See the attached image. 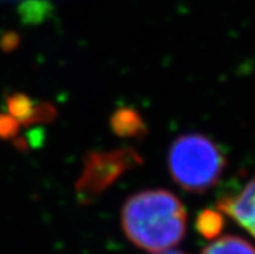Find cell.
Listing matches in <instances>:
<instances>
[{
  "instance_id": "obj_1",
  "label": "cell",
  "mask_w": 255,
  "mask_h": 254,
  "mask_svg": "<svg viewBox=\"0 0 255 254\" xmlns=\"http://www.w3.org/2000/svg\"><path fill=\"white\" fill-rule=\"evenodd\" d=\"M122 229L135 247L153 254L176 247L187 231V212L180 200L166 190H145L126 200Z\"/></svg>"
},
{
  "instance_id": "obj_2",
  "label": "cell",
  "mask_w": 255,
  "mask_h": 254,
  "mask_svg": "<svg viewBox=\"0 0 255 254\" xmlns=\"http://www.w3.org/2000/svg\"><path fill=\"white\" fill-rule=\"evenodd\" d=\"M167 168L172 180L183 190L202 193L218 183L226 158L209 136L185 134L175 139L168 149Z\"/></svg>"
},
{
  "instance_id": "obj_3",
  "label": "cell",
  "mask_w": 255,
  "mask_h": 254,
  "mask_svg": "<svg viewBox=\"0 0 255 254\" xmlns=\"http://www.w3.org/2000/svg\"><path fill=\"white\" fill-rule=\"evenodd\" d=\"M136 153L132 151H117L90 156L78 183V192L91 200L113 183L127 168L133 165Z\"/></svg>"
},
{
  "instance_id": "obj_4",
  "label": "cell",
  "mask_w": 255,
  "mask_h": 254,
  "mask_svg": "<svg viewBox=\"0 0 255 254\" xmlns=\"http://www.w3.org/2000/svg\"><path fill=\"white\" fill-rule=\"evenodd\" d=\"M218 208L255 238V177L239 192L220 200Z\"/></svg>"
},
{
  "instance_id": "obj_5",
  "label": "cell",
  "mask_w": 255,
  "mask_h": 254,
  "mask_svg": "<svg viewBox=\"0 0 255 254\" xmlns=\"http://www.w3.org/2000/svg\"><path fill=\"white\" fill-rule=\"evenodd\" d=\"M201 254H255V248L245 239L227 235L215 239Z\"/></svg>"
},
{
  "instance_id": "obj_6",
  "label": "cell",
  "mask_w": 255,
  "mask_h": 254,
  "mask_svg": "<svg viewBox=\"0 0 255 254\" xmlns=\"http://www.w3.org/2000/svg\"><path fill=\"white\" fill-rule=\"evenodd\" d=\"M223 218L215 210H204L197 218V230L207 239L217 238L223 227Z\"/></svg>"
},
{
  "instance_id": "obj_7",
  "label": "cell",
  "mask_w": 255,
  "mask_h": 254,
  "mask_svg": "<svg viewBox=\"0 0 255 254\" xmlns=\"http://www.w3.org/2000/svg\"><path fill=\"white\" fill-rule=\"evenodd\" d=\"M114 127L122 132V135H133L141 129V121L131 110H123L122 114H117L114 118Z\"/></svg>"
},
{
  "instance_id": "obj_8",
  "label": "cell",
  "mask_w": 255,
  "mask_h": 254,
  "mask_svg": "<svg viewBox=\"0 0 255 254\" xmlns=\"http://www.w3.org/2000/svg\"><path fill=\"white\" fill-rule=\"evenodd\" d=\"M158 254H185L183 252H179V251H167V252H163V253H158Z\"/></svg>"
}]
</instances>
